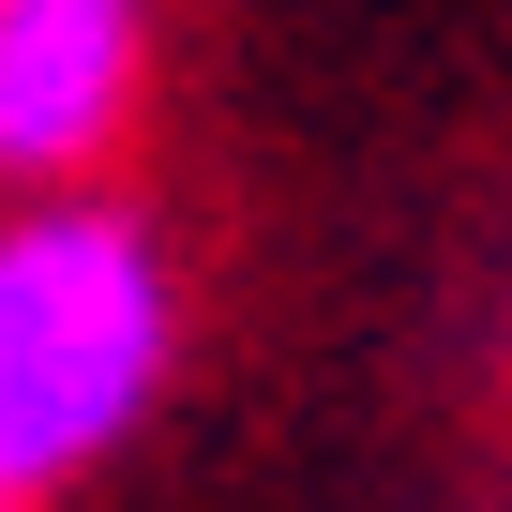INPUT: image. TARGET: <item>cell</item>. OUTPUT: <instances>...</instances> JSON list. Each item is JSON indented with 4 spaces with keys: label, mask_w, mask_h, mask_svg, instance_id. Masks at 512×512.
Returning <instances> with one entry per match:
<instances>
[{
    "label": "cell",
    "mask_w": 512,
    "mask_h": 512,
    "mask_svg": "<svg viewBox=\"0 0 512 512\" xmlns=\"http://www.w3.org/2000/svg\"><path fill=\"white\" fill-rule=\"evenodd\" d=\"M181 362V272L151 211L106 181H46L0 226V497L46 512L76 497L166 392Z\"/></svg>",
    "instance_id": "obj_1"
},
{
    "label": "cell",
    "mask_w": 512,
    "mask_h": 512,
    "mask_svg": "<svg viewBox=\"0 0 512 512\" xmlns=\"http://www.w3.org/2000/svg\"><path fill=\"white\" fill-rule=\"evenodd\" d=\"M151 91V0H0V166L16 196L91 181Z\"/></svg>",
    "instance_id": "obj_2"
}]
</instances>
